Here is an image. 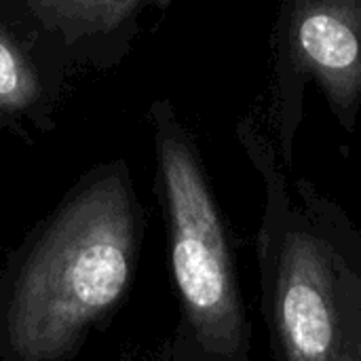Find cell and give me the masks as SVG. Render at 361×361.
<instances>
[{
    "instance_id": "1",
    "label": "cell",
    "mask_w": 361,
    "mask_h": 361,
    "mask_svg": "<svg viewBox=\"0 0 361 361\" xmlns=\"http://www.w3.org/2000/svg\"><path fill=\"white\" fill-rule=\"evenodd\" d=\"M144 207L125 159L91 167L0 273V361H70L125 300Z\"/></svg>"
},
{
    "instance_id": "2",
    "label": "cell",
    "mask_w": 361,
    "mask_h": 361,
    "mask_svg": "<svg viewBox=\"0 0 361 361\" xmlns=\"http://www.w3.org/2000/svg\"><path fill=\"white\" fill-rule=\"evenodd\" d=\"M237 140L264 205L256 235L262 317L273 361H361V233L305 178L288 180L275 142L254 114Z\"/></svg>"
},
{
    "instance_id": "3",
    "label": "cell",
    "mask_w": 361,
    "mask_h": 361,
    "mask_svg": "<svg viewBox=\"0 0 361 361\" xmlns=\"http://www.w3.org/2000/svg\"><path fill=\"white\" fill-rule=\"evenodd\" d=\"M154 190L163 207L178 324L165 361H252V324L243 300L228 222L216 199L197 137L169 99L148 108Z\"/></svg>"
},
{
    "instance_id": "4",
    "label": "cell",
    "mask_w": 361,
    "mask_h": 361,
    "mask_svg": "<svg viewBox=\"0 0 361 361\" xmlns=\"http://www.w3.org/2000/svg\"><path fill=\"white\" fill-rule=\"evenodd\" d=\"M271 125L286 171L305 116V93L315 85L338 125H361V0H279L273 36Z\"/></svg>"
},
{
    "instance_id": "5",
    "label": "cell",
    "mask_w": 361,
    "mask_h": 361,
    "mask_svg": "<svg viewBox=\"0 0 361 361\" xmlns=\"http://www.w3.org/2000/svg\"><path fill=\"white\" fill-rule=\"evenodd\" d=\"M66 70H114L131 53L150 8L171 0H0Z\"/></svg>"
},
{
    "instance_id": "6",
    "label": "cell",
    "mask_w": 361,
    "mask_h": 361,
    "mask_svg": "<svg viewBox=\"0 0 361 361\" xmlns=\"http://www.w3.org/2000/svg\"><path fill=\"white\" fill-rule=\"evenodd\" d=\"M68 70L0 2V131L34 144L55 131Z\"/></svg>"
}]
</instances>
